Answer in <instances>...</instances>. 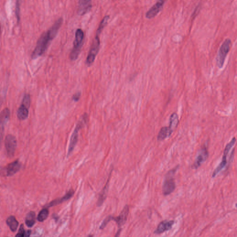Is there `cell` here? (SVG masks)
<instances>
[{
  "label": "cell",
  "instance_id": "cell-1",
  "mask_svg": "<svg viewBox=\"0 0 237 237\" xmlns=\"http://www.w3.org/2000/svg\"><path fill=\"white\" fill-rule=\"evenodd\" d=\"M63 23V19H59L46 32L44 33L37 41L32 54V59H37L45 53L51 42L56 36Z\"/></svg>",
  "mask_w": 237,
  "mask_h": 237
},
{
  "label": "cell",
  "instance_id": "cell-2",
  "mask_svg": "<svg viewBox=\"0 0 237 237\" xmlns=\"http://www.w3.org/2000/svg\"><path fill=\"white\" fill-rule=\"evenodd\" d=\"M84 33L81 29H78L75 34V38L73 43V47L70 54V58L72 61H75L79 57L83 45Z\"/></svg>",
  "mask_w": 237,
  "mask_h": 237
},
{
  "label": "cell",
  "instance_id": "cell-3",
  "mask_svg": "<svg viewBox=\"0 0 237 237\" xmlns=\"http://www.w3.org/2000/svg\"><path fill=\"white\" fill-rule=\"evenodd\" d=\"M177 167L170 170L167 174L162 187V192L164 196H168L174 192L176 185L173 176L176 172Z\"/></svg>",
  "mask_w": 237,
  "mask_h": 237
},
{
  "label": "cell",
  "instance_id": "cell-4",
  "mask_svg": "<svg viewBox=\"0 0 237 237\" xmlns=\"http://www.w3.org/2000/svg\"><path fill=\"white\" fill-rule=\"evenodd\" d=\"M231 46V40L229 39H227L220 47L216 58L217 65L219 68L223 67L226 56L229 52Z\"/></svg>",
  "mask_w": 237,
  "mask_h": 237
},
{
  "label": "cell",
  "instance_id": "cell-5",
  "mask_svg": "<svg viewBox=\"0 0 237 237\" xmlns=\"http://www.w3.org/2000/svg\"><path fill=\"white\" fill-rule=\"evenodd\" d=\"M236 141V138H235V137H233L232 138V140H231V141L226 145V146L225 148V150H224L222 160L220 163V164L214 170L213 173L212 174V177L213 178L216 177L217 175V174L219 172H221L222 169H224V168L225 167L226 163H227V156H228L229 152L231 148L234 145H235Z\"/></svg>",
  "mask_w": 237,
  "mask_h": 237
},
{
  "label": "cell",
  "instance_id": "cell-6",
  "mask_svg": "<svg viewBox=\"0 0 237 237\" xmlns=\"http://www.w3.org/2000/svg\"><path fill=\"white\" fill-rule=\"evenodd\" d=\"M87 115H84V117L82 118V120L79 121L76 126L75 129L74 130V132L72 133L71 139H70V144L69 146L68 153V155H69L71 152L74 150V148L76 146L78 139H79V132L80 130L84 126V124H85V122L87 121Z\"/></svg>",
  "mask_w": 237,
  "mask_h": 237
},
{
  "label": "cell",
  "instance_id": "cell-7",
  "mask_svg": "<svg viewBox=\"0 0 237 237\" xmlns=\"http://www.w3.org/2000/svg\"><path fill=\"white\" fill-rule=\"evenodd\" d=\"M100 46V40L98 35H96L94 39L91 46L86 59V64L88 65H91L95 61L98 54Z\"/></svg>",
  "mask_w": 237,
  "mask_h": 237
},
{
  "label": "cell",
  "instance_id": "cell-8",
  "mask_svg": "<svg viewBox=\"0 0 237 237\" xmlns=\"http://www.w3.org/2000/svg\"><path fill=\"white\" fill-rule=\"evenodd\" d=\"M5 146L8 157L12 158L15 154L17 147V140L14 135L9 134L6 137Z\"/></svg>",
  "mask_w": 237,
  "mask_h": 237
},
{
  "label": "cell",
  "instance_id": "cell-9",
  "mask_svg": "<svg viewBox=\"0 0 237 237\" xmlns=\"http://www.w3.org/2000/svg\"><path fill=\"white\" fill-rule=\"evenodd\" d=\"M208 157V148L205 146L201 147L199 151L197 154L196 160L194 161V163L192 165V169L193 170H196L201 166L202 163H204Z\"/></svg>",
  "mask_w": 237,
  "mask_h": 237
},
{
  "label": "cell",
  "instance_id": "cell-10",
  "mask_svg": "<svg viewBox=\"0 0 237 237\" xmlns=\"http://www.w3.org/2000/svg\"><path fill=\"white\" fill-rule=\"evenodd\" d=\"M165 0H158L146 14V17L148 19L153 18L157 16L163 8Z\"/></svg>",
  "mask_w": 237,
  "mask_h": 237
},
{
  "label": "cell",
  "instance_id": "cell-11",
  "mask_svg": "<svg viewBox=\"0 0 237 237\" xmlns=\"http://www.w3.org/2000/svg\"><path fill=\"white\" fill-rule=\"evenodd\" d=\"M129 212V207L128 205L125 206L118 216L114 217L110 216L111 221L112 220L116 222L118 227H121L127 221Z\"/></svg>",
  "mask_w": 237,
  "mask_h": 237
},
{
  "label": "cell",
  "instance_id": "cell-12",
  "mask_svg": "<svg viewBox=\"0 0 237 237\" xmlns=\"http://www.w3.org/2000/svg\"><path fill=\"white\" fill-rule=\"evenodd\" d=\"M92 8L91 0H79L77 14L84 15L88 13Z\"/></svg>",
  "mask_w": 237,
  "mask_h": 237
},
{
  "label": "cell",
  "instance_id": "cell-13",
  "mask_svg": "<svg viewBox=\"0 0 237 237\" xmlns=\"http://www.w3.org/2000/svg\"><path fill=\"white\" fill-rule=\"evenodd\" d=\"M174 223L175 221L173 220L171 221L165 220L162 221L158 224L154 233L156 234H159L170 230L172 228Z\"/></svg>",
  "mask_w": 237,
  "mask_h": 237
},
{
  "label": "cell",
  "instance_id": "cell-14",
  "mask_svg": "<svg viewBox=\"0 0 237 237\" xmlns=\"http://www.w3.org/2000/svg\"><path fill=\"white\" fill-rule=\"evenodd\" d=\"M74 193H75V191L73 189H71L67 193L66 195L64 196L63 197L57 198V199H55L51 201L46 206V208H48L54 207V206L58 205L64 201L68 200L73 196Z\"/></svg>",
  "mask_w": 237,
  "mask_h": 237
},
{
  "label": "cell",
  "instance_id": "cell-15",
  "mask_svg": "<svg viewBox=\"0 0 237 237\" xmlns=\"http://www.w3.org/2000/svg\"><path fill=\"white\" fill-rule=\"evenodd\" d=\"M21 164L19 160L14 161L5 168L6 176H10L16 173L21 169Z\"/></svg>",
  "mask_w": 237,
  "mask_h": 237
},
{
  "label": "cell",
  "instance_id": "cell-16",
  "mask_svg": "<svg viewBox=\"0 0 237 237\" xmlns=\"http://www.w3.org/2000/svg\"><path fill=\"white\" fill-rule=\"evenodd\" d=\"M173 132V131L170 128L169 126L162 127L158 133L157 137L158 140V141L164 140L168 137H170Z\"/></svg>",
  "mask_w": 237,
  "mask_h": 237
},
{
  "label": "cell",
  "instance_id": "cell-17",
  "mask_svg": "<svg viewBox=\"0 0 237 237\" xmlns=\"http://www.w3.org/2000/svg\"><path fill=\"white\" fill-rule=\"evenodd\" d=\"M10 111L8 108L4 109L0 112V126H4L9 120Z\"/></svg>",
  "mask_w": 237,
  "mask_h": 237
},
{
  "label": "cell",
  "instance_id": "cell-18",
  "mask_svg": "<svg viewBox=\"0 0 237 237\" xmlns=\"http://www.w3.org/2000/svg\"><path fill=\"white\" fill-rule=\"evenodd\" d=\"M29 114V109L21 104L17 111V117L19 119L22 121L25 120L27 118Z\"/></svg>",
  "mask_w": 237,
  "mask_h": 237
},
{
  "label": "cell",
  "instance_id": "cell-19",
  "mask_svg": "<svg viewBox=\"0 0 237 237\" xmlns=\"http://www.w3.org/2000/svg\"><path fill=\"white\" fill-rule=\"evenodd\" d=\"M6 223L12 232H15L16 231L18 227L19 222L15 217L10 216L8 217L6 221Z\"/></svg>",
  "mask_w": 237,
  "mask_h": 237
},
{
  "label": "cell",
  "instance_id": "cell-20",
  "mask_svg": "<svg viewBox=\"0 0 237 237\" xmlns=\"http://www.w3.org/2000/svg\"><path fill=\"white\" fill-rule=\"evenodd\" d=\"M169 127L174 131L179 124L178 115L176 113H173L170 116L169 120Z\"/></svg>",
  "mask_w": 237,
  "mask_h": 237
},
{
  "label": "cell",
  "instance_id": "cell-21",
  "mask_svg": "<svg viewBox=\"0 0 237 237\" xmlns=\"http://www.w3.org/2000/svg\"><path fill=\"white\" fill-rule=\"evenodd\" d=\"M26 224L29 227L34 226L36 222V213L34 211L29 212L26 215L25 220Z\"/></svg>",
  "mask_w": 237,
  "mask_h": 237
},
{
  "label": "cell",
  "instance_id": "cell-22",
  "mask_svg": "<svg viewBox=\"0 0 237 237\" xmlns=\"http://www.w3.org/2000/svg\"><path fill=\"white\" fill-rule=\"evenodd\" d=\"M49 214V211L47 208H44L39 212L37 217V220L39 222H43L48 218Z\"/></svg>",
  "mask_w": 237,
  "mask_h": 237
},
{
  "label": "cell",
  "instance_id": "cell-23",
  "mask_svg": "<svg viewBox=\"0 0 237 237\" xmlns=\"http://www.w3.org/2000/svg\"><path fill=\"white\" fill-rule=\"evenodd\" d=\"M109 183V180L108 181V182H107V183H106V185L105 186L104 188L103 189V191H102V192H101V194L100 196H99V199H98V205L99 206H101V205L103 203V202L104 201V200L105 199V196H106V194L107 193L106 192V191L108 190V187H109V185H108V184Z\"/></svg>",
  "mask_w": 237,
  "mask_h": 237
},
{
  "label": "cell",
  "instance_id": "cell-24",
  "mask_svg": "<svg viewBox=\"0 0 237 237\" xmlns=\"http://www.w3.org/2000/svg\"><path fill=\"white\" fill-rule=\"evenodd\" d=\"M109 19V16H105L103 18L101 22L99 25V27L97 29V33H96V35L99 36L101 32H102V30L104 29V27H105L107 22H108V20Z\"/></svg>",
  "mask_w": 237,
  "mask_h": 237
},
{
  "label": "cell",
  "instance_id": "cell-25",
  "mask_svg": "<svg viewBox=\"0 0 237 237\" xmlns=\"http://www.w3.org/2000/svg\"><path fill=\"white\" fill-rule=\"evenodd\" d=\"M22 104L25 106L26 107L29 109L30 108V96L29 94H26L25 95L24 97H23Z\"/></svg>",
  "mask_w": 237,
  "mask_h": 237
},
{
  "label": "cell",
  "instance_id": "cell-26",
  "mask_svg": "<svg viewBox=\"0 0 237 237\" xmlns=\"http://www.w3.org/2000/svg\"><path fill=\"white\" fill-rule=\"evenodd\" d=\"M21 0H16L15 5V14L17 19L18 22L20 21V5Z\"/></svg>",
  "mask_w": 237,
  "mask_h": 237
},
{
  "label": "cell",
  "instance_id": "cell-27",
  "mask_svg": "<svg viewBox=\"0 0 237 237\" xmlns=\"http://www.w3.org/2000/svg\"><path fill=\"white\" fill-rule=\"evenodd\" d=\"M26 232L24 229V226L23 224H21L18 233L16 235H15V236L21 237H26Z\"/></svg>",
  "mask_w": 237,
  "mask_h": 237
},
{
  "label": "cell",
  "instance_id": "cell-28",
  "mask_svg": "<svg viewBox=\"0 0 237 237\" xmlns=\"http://www.w3.org/2000/svg\"><path fill=\"white\" fill-rule=\"evenodd\" d=\"M81 97V93L80 92L76 93L73 95L72 96V99L75 101H79V100L80 98Z\"/></svg>",
  "mask_w": 237,
  "mask_h": 237
},
{
  "label": "cell",
  "instance_id": "cell-29",
  "mask_svg": "<svg viewBox=\"0 0 237 237\" xmlns=\"http://www.w3.org/2000/svg\"><path fill=\"white\" fill-rule=\"evenodd\" d=\"M0 176H6L5 168L0 167Z\"/></svg>",
  "mask_w": 237,
  "mask_h": 237
},
{
  "label": "cell",
  "instance_id": "cell-30",
  "mask_svg": "<svg viewBox=\"0 0 237 237\" xmlns=\"http://www.w3.org/2000/svg\"><path fill=\"white\" fill-rule=\"evenodd\" d=\"M31 233V231L29 230L26 232V237H29Z\"/></svg>",
  "mask_w": 237,
  "mask_h": 237
},
{
  "label": "cell",
  "instance_id": "cell-31",
  "mask_svg": "<svg viewBox=\"0 0 237 237\" xmlns=\"http://www.w3.org/2000/svg\"><path fill=\"white\" fill-rule=\"evenodd\" d=\"M2 99L1 97H0V106L2 104Z\"/></svg>",
  "mask_w": 237,
  "mask_h": 237
},
{
  "label": "cell",
  "instance_id": "cell-32",
  "mask_svg": "<svg viewBox=\"0 0 237 237\" xmlns=\"http://www.w3.org/2000/svg\"><path fill=\"white\" fill-rule=\"evenodd\" d=\"M0 32H1V25H0Z\"/></svg>",
  "mask_w": 237,
  "mask_h": 237
}]
</instances>
